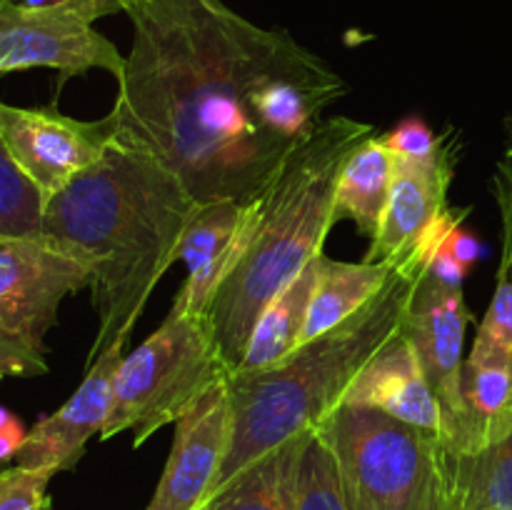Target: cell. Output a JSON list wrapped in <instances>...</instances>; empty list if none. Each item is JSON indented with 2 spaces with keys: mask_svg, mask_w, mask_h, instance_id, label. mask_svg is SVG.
<instances>
[{
  "mask_svg": "<svg viewBox=\"0 0 512 510\" xmlns=\"http://www.w3.org/2000/svg\"><path fill=\"white\" fill-rule=\"evenodd\" d=\"M113 113L118 138L178 175L195 203L265 193L348 83L288 30L223 0H135Z\"/></svg>",
  "mask_w": 512,
  "mask_h": 510,
  "instance_id": "cell-1",
  "label": "cell"
},
{
  "mask_svg": "<svg viewBox=\"0 0 512 510\" xmlns=\"http://www.w3.org/2000/svg\"><path fill=\"white\" fill-rule=\"evenodd\" d=\"M195 205L178 175L120 138L45 203L43 233L93 268V358L130 338L150 293L178 260Z\"/></svg>",
  "mask_w": 512,
  "mask_h": 510,
  "instance_id": "cell-2",
  "label": "cell"
},
{
  "mask_svg": "<svg viewBox=\"0 0 512 510\" xmlns=\"http://www.w3.org/2000/svg\"><path fill=\"white\" fill-rule=\"evenodd\" d=\"M378 133L370 123L328 118L288 155L273 183L260 195V220L243 260L220 285L210 305V328L228 373L243 363L250 333L275 295L283 293L323 243L338 220L335 185L345 160L365 138Z\"/></svg>",
  "mask_w": 512,
  "mask_h": 510,
  "instance_id": "cell-3",
  "label": "cell"
},
{
  "mask_svg": "<svg viewBox=\"0 0 512 510\" xmlns=\"http://www.w3.org/2000/svg\"><path fill=\"white\" fill-rule=\"evenodd\" d=\"M423 275L398 268L368 308L303 343L283 363L228 375L233 433L213 493L265 453L318 430L343 403L345 390L370 355L400 328Z\"/></svg>",
  "mask_w": 512,
  "mask_h": 510,
  "instance_id": "cell-4",
  "label": "cell"
},
{
  "mask_svg": "<svg viewBox=\"0 0 512 510\" xmlns=\"http://www.w3.org/2000/svg\"><path fill=\"white\" fill-rule=\"evenodd\" d=\"M315 433L333 453L350 510H445L440 435L348 403Z\"/></svg>",
  "mask_w": 512,
  "mask_h": 510,
  "instance_id": "cell-5",
  "label": "cell"
},
{
  "mask_svg": "<svg viewBox=\"0 0 512 510\" xmlns=\"http://www.w3.org/2000/svg\"><path fill=\"white\" fill-rule=\"evenodd\" d=\"M228 375L208 315L170 310L160 328L120 360L100 438L110 440L130 430L138 448Z\"/></svg>",
  "mask_w": 512,
  "mask_h": 510,
  "instance_id": "cell-6",
  "label": "cell"
},
{
  "mask_svg": "<svg viewBox=\"0 0 512 510\" xmlns=\"http://www.w3.org/2000/svg\"><path fill=\"white\" fill-rule=\"evenodd\" d=\"M460 158V138L453 128L445 133L440 153L430 160L395 158L393 188L378 235L370 240L368 263L428 273L433 255L460 228L468 208L448 205V190Z\"/></svg>",
  "mask_w": 512,
  "mask_h": 510,
  "instance_id": "cell-7",
  "label": "cell"
},
{
  "mask_svg": "<svg viewBox=\"0 0 512 510\" xmlns=\"http://www.w3.org/2000/svg\"><path fill=\"white\" fill-rule=\"evenodd\" d=\"M90 283L93 268L50 235H0V325L38 348L60 303Z\"/></svg>",
  "mask_w": 512,
  "mask_h": 510,
  "instance_id": "cell-8",
  "label": "cell"
},
{
  "mask_svg": "<svg viewBox=\"0 0 512 510\" xmlns=\"http://www.w3.org/2000/svg\"><path fill=\"white\" fill-rule=\"evenodd\" d=\"M28 68H53L63 80L98 68L120 80L125 55L75 10L0 0V75Z\"/></svg>",
  "mask_w": 512,
  "mask_h": 510,
  "instance_id": "cell-9",
  "label": "cell"
},
{
  "mask_svg": "<svg viewBox=\"0 0 512 510\" xmlns=\"http://www.w3.org/2000/svg\"><path fill=\"white\" fill-rule=\"evenodd\" d=\"M0 135L20 168L50 200L113 148L118 118L110 110L100 120H78L55 105L20 108L0 100Z\"/></svg>",
  "mask_w": 512,
  "mask_h": 510,
  "instance_id": "cell-10",
  "label": "cell"
},
{
  "mask_svg": "<svg viewBox=\"0 0 512 510\" xmlns=\"http://www.w3.org/2000/svg\"><path fill=\"white\" fill-rule=\"evenodd\" d=\"M468 323L470 310L463 288L440 283L430 273L418 280L400 320V333L418 353L430 388L445 413V448L458 440L463 425V340Z\"/></svg>",
  "mask_w": 512,
  "mask_h": 510,
  "instance_id": "cell-11",
  "label": "cell"
},
{
  "mask_svg": "<svg viewBox=\"0 0 512 510\" xmlns=\"http://www.w3.org/2000/svg\"><path fill=\"white\" fill-rule=\"evenodd\" d=\"M233 408L228 378L210 385L178 420L173 448L145 510H200L210 498L230 448Z\"/></svg>",
  "mask_w": 512,
  "mask_h": 510,
  "instance_id": "cell-12",
  "label": "cell"
},
{
  "mask_svg": "<svg viewBox=\"0 0 512 510\" xmlns=\"http://www.w3.org/2000/svg\"><path fill=\"white\" fill-rule=\"evenodd\" d=\"M260 220V198L243 200H210L195 205L183 240L178 260H183L188 273L175 295L173 313L208 315L220 285L233 275L243 260L255 228Z\"/></svg>",
  "mask_w": 512,
  "mask_h": 510,
  "instance_id": "cell-13",
  "label": "cell"
},
{
  "mask_svg": "<svg viewBox=\"0 0 512 510\" xmlns=\"http://www.w3.org/2000/svg\"><path fill=\"white\" fill-rule=\"evenodd\" d=\"M125 345L128 340H118L90 360L78 390L55 413L40 418L28 430L15 465L45 468L55 475L78 465L88 440L103 433L113 400V380L125 355Z\"/></svg>",
  "mask_w": 512,
  "mask_h": 510,
  "instance_id": "cell-14",
  "label": "cell"
},
{
  "mask_svg": "<svg viewBox=\"0 0 512 510\" xmlns=\"http://www.w3.org/2000/svg\"><path fill=\"white\" fill-rule=\"evenodd\" d=\"M343 403L375 408L403 423L440 435L445 443L448 423L428 383L418 353L400 328L375 350L345 390Z\"/></svg>",
  "mask_w": 512,
  "mask_h": 510,
  "instance_id": "cell-15",
  "label": "cell"
},
{
  "mask_svg": "<svg viewBox=\"0 0 512 510\" xmlns=\"http://www.w3.org/2000/svg\"><path fill=\"white\" fill-rule=\"evenodd\" d=\"M395 175V155L383 135L365 138L345 160L335 185V220H353L360 235L373 240L388 210Z\"/></svg>",
  "mask_w": 512,
  "mask_h": 510,
  "instance_id": "cell-16",
  "label": "cell"
},
{
  "mask_svg": "<svg viewBox=\"0 0 512 510\" xmlns=\"http://www.w3.org/2000/svg\"><path fill=\"white\" fill-rule=\"evenodd\" d=\"M445 510H512V428L483 448H445Z\"/></svg>",
  "mask_w": 512,
  "mask_h": 510,
  "instance_id": "cell-17",
  "label": "cell"
},
{
  "mask_svg": "<svg viewBox=\"0 0 512 510\" xmlns=\"http://www.w3.org/2000/svg\"><path fill=\"white\" fill-rule=\"evenodd\" d=\"M395 265L390 263H340L323 255L318 283L310 298L308 318L303 328V343L320 338L338 328L355 313L368 308L393 280ZM300 343V345H303Z\"/></svg>",
  "mask_w": 512,
  "mask_h": 510,
  "instance_id": "cell-18",
  "label": "cell"
},
{
  "mask_svg": "<svg viewBox=\"0 0 512 510\" xmlns=\"http://www.w3.org/2000/svg\"><path fill=\"white\" fill-rule=\"evenodd\" d=\"M320 265H323V255L310 260L303 268V273L283 293L270 300V305L263 310V315L255 323L253 333H250L243 363L238 365L235 373L268 370L273 365L283 363L290 353H295L300 348L310 298H313L315 283H318L320 275Z\"/></svg>",
  "mask_w": 512,
  "mask_h": 510,
  "instance_id": "cell-19",
  "label": "cell"
},
{
  "mask_svg": "<svg viewBox=\"0 0 512 510\" xmlns=\"http://www.w3.org/2000/svg\"><path fill=\"white\" fill-rule=\"evenodd\" d=\"M310 435L288 440L250 463L215 490L200 510H293L295 480Z\"/></svg>",
  "mask_w": 512,
  "mask_h": 510,
  "instance_id": "cell-20",
  "label": "cell"
},
{
  "mask_svg": "<svg viewBox=\"0 0 512 510\" xmlns=\"http://www.w3.org/2000/svg\"><path fill=\"white\" fill-rule=\"evenodd\" d=\"M512 428V368L475 365L463 368V425L448 450H475Z\"/></svg>",
  "mask_w": 512,
  "mask_h": 510,
  "instance_id": "cell-21",
  "label": "cell"
},
{
  "mask_svg": "<svg viewBox=\"0 0 512 510\" xmlns=\"http://www.w3.org/2000/svg\"><path fill=\"white\" fill-rule=\"evenodd\" d=\"M45 195L0 135V235H43Z\"/></svg>",
  "mask_w": 512,
  "mask_h": 510,
  "instance_id": "cell-22",
  "label": "cell"
},
{
  "mask_svg": "<svg viewBox=\"0 0 512 510\" xmlns=\"http://www.w3.org/2000/svg\"><path fill=\"white\" fill-rule=\"evenodd\" d=\"M293 510H350L338 465L318 433L310 435L300 458Z\"/></svg>",
  "mask_w": 512,
  "mask_h": 510,
  "instance_id": "cell-23",
  "label": "cell"
},
{
  "mask_svg": "<svg viewBox=\"0 0 512 510\" xmlns=\"http://www.w3.org/2000/svg\"><path fill=\"white\" fill-rule=\"evenodd\" d=\"M465 360L475 365L512 368V275L498 278L488 313L478 325L473 350Z\"/></svg>",
  "mask_w": 512,
  "mask_h": 510,
  "instance_id": "cell-24",
  "label": "cell"
},
{
  "mask_svg": "<svg viewBox=\"0 0 512 510\" xmlns=\"http://www.w3.org/2000/svg\"><path fill=\"white\" fill-rule=\"evenodd\" d=\"M53 470L8 465L0 470V510H50Z\"/></svg>",
  "mask_w": 512,
  "mask_h": 510,
  "instance_id": "cell-25",
  "label": "cell"
},
{
  "mask_svg": "<svg viewBox=\"0 0 512 510\" xmlns=\"http://www.w3.org/2000/svg\"><path fill=\"white\" fill-rule=\"evenodd\" d=\"M505 128H508V143L493 175V195L500 210V225H503V258H500L498 278L512 275V115Z\"/></svg>",
  "mask_w": 512,
  "mask_h": 510,
  "instance_id": "cell-26",
  "label": "cell"
},
{
  "mask_svg": "<svg viewBox=\"0 0 512 510\" xmlns=\"http://www.w3.org/2000/svg\"><path fill=\"white\" fill-rule=\"evenodd\" d=\"M383 140L395 158L430 160L440 153V148H443L445 133H433L420 118H408L403 120L398 128L390 130L388 135H383Z\"/></svg>",
  "mask_w": 512,
  "mask_h": 510,
  "instance_id": "cell-27",
  "label": "cell"
},
{
  "mask_svg": "<svg viewBox=\"0 0 512 510\" xmlns=\"http://www.w3.org/2000/svg\"><path fill=\"white\" fill-rule=\"evenodd\" d=\"M48 373L45 348H38L23 335L0 325V375H18V378H35Z\"/></svg>",
  "mask_w": 512,
  "mask_h": 510,
  "instance_id": "cell-28",
  "label": "cell"
},
{
  "mask_svg": "<svg viewBox=\"0 0 512 510\" xmlns=\"http://www.w3.org/2000/svg\"><path fill=\"white\" fill-rule=\"evenodd\" d=\"M428 273L433 275V278H438L440 283L453 285V288H463L465 278H468L470 273V265H465L463 260L455 258L453 250H450L448 243H445L443 248L433 255V260H430Z\"/></svg>",
  "mask_w": 512,
  "mask_h": 510,
  "instance_id": "cell-29",
  "label": "cell"
},
{
  "mask_svg": "<svg viewBox=\"0 0 512 510\" xmlns=\"http://www.w3.org/2000/svg\"><path fill=\"white\" fill-rule=\"evenodd\" d=\"M23 3L30 5H58V8H70L75 13L85 15L95 23L98 18H105V15L113 13H125L123 0H23Z\"/></svg>",
  "mask_w": 512,
  "mask_h": 510,
  "instance_id": "cell-30",
  "label": "cell"
},
{
  "mask_svg": "<svg viewBox=\"0 0 512 510\" xmlns=\"http://www.w3.org/2000/svg\"><path fill=\"white\" fill-rule=\"evenodd\" d=\"M448 248L453 250L455 258L463 260V263L470 265V268H473L475 260L480 258L478 238H475L473 233H468V230H465L463 225L453 230V235H450V240H448Z\"/></svg>",
  "mask_w": 512,
  "mask_h": 510,
  "instance_id": "cell-31",
  "label": "cell"
},
{
  "mask_svg": "<svg viewBox=\"0 0 512 510\" xmlns=\"http://www.w3.org/2000/svg\"><path fill=\"white\" fill-rule=\"evenodd\" d=\"M10 418H13V413H10V410H5V408H0V428H3V425L8 423Z\"/></svg>",
  "mask_w": 512,
  "mask_h": 510,
  "instance_id": "cell-32",
  "label": "cell"
},
{
  "mask_svg": "<svg viewBox=\"0 0 512 510\" xmlns=\"http://www.w3.org/2000/svg\"><path fill=\"white\" fill-rule=\"evenodd\" d=\"M123 3H125V8H133V3H135V0H123ZM128 10H125V15H128Z\"/></svg>",
  "mask_w": 512,
  "mask_h": 510,
  "instance_id": "cell-33",
  "label": "cell"
},
{
  "mask_svg": "<svg viewBox=\"0 0 512 510\" xmlns=\"http://www.w3.org/2000/svg\"><path fill=\"white\" fill-rule=\"evenodd\" d=\"M5 378V375H0V380H3Z\"/></svg>",
  "mask_w": 512,
  "mask_h": 510,
  "instance_id": "cell-34",
  "label": "cell"
}]
</instances>
